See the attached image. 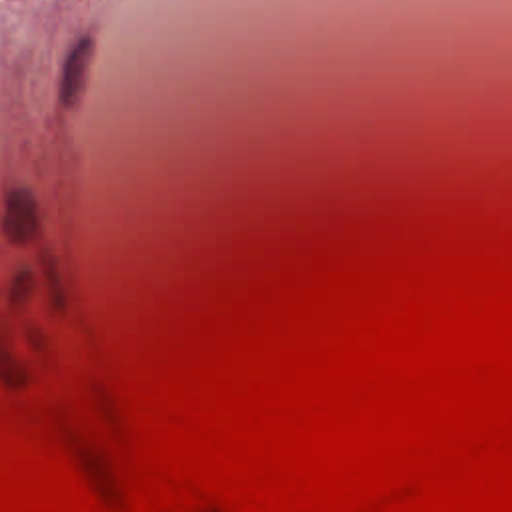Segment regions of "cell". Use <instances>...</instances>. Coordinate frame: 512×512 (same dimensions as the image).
<instances>
[{
	"instance_id": "1",
	"label": "cell",
	"mask_w": 512,
	"mask_h": 512,
	"mask_svg": "<svg viewBox=\"0 0 512 512\" xmlns=\"http://www.w3.org/2000/svg\"><path fill=\"white\" fill-rule=\"evenodd\" d=\"M38 200L30 188H14L4 200L2 234L10 244L30 246L40 236Z\"/></svg>"
},
{
	"instance_id": "2",
	"label": "cell",
	"mask_w": 512,
	"mask_h": 512,
	"mask_svg": "<svg viewBox=\"0 0 512 512\" xmlns=\"http://www.w3.org/2000/svg\"><path fill=\"white\" fill-rule=\"evenodd\" d=\"M74 456L94 496L108 508H120L124 502V494L114 474V468L104 458V454L86 446H76Z\"/></svg>"
},
{
	"instance_id": "3",
	"label": "cell",
	"mask_w": 512,
	"mask_h": 512,
	"mask_svg": "<svg viewBox=\"0 0 512 512\" xmlns=\"http://www.w3.org/2000/svg\"><path fill=\"white\" fill-rule=\"evenodd\" d=\"M92 56H94V40L88 34L80 36L70 46L62 64V74H60V100L64 106L74 108L80 102L86 88Z\"/></svg>"
},
{
	"instance_id": "4",
	"label": "cell",
	"mask_w": 512,
	"mask_h": 512,
	"mask_svg": "<svg viewBox=\"0 0 512 512\" xmlns=\"http://www.w3.org/2000/svg\"><path fill=\"white\" fill-rule=\"evenodd\" d=\"M30 382L24 364L10 354V350L0 348V384L8 390H22Z\"/></svg>"
},
{
	"instance_id": "5",
	"label": "cell",
	"mask_w": 512,
	"mask_h": 512,
	"mask_svg": "<svg viewBox=\"0 0 512 512\" xmlns=\"http://www.w3.org/2000/svg\"><path fill=\"white\" fill-rule=\"evenodd\" d=\"M34 286H36V278L34 272L30 268H20L12 280H10V288H8V300L14 308H24L32 294H34Z\"/></svg>"
},
{
	"instance_id": "6",
	"label": "cell",
	"mask_w": 512,
	"mask_h": 512,
	"mask_svg": "<svg viewBox=\"0 0 512 512\" xmlns=\"http://www.w3.org/2000/svg\"><path fill=\"white\" fill-rule=\"evenodd\" d=\"M42 270H44V278H46V284H48L52 306L56 310H62L64 304H66V296H64L60 272H58V266H56V260L52 258V254L42 256Z\"/></svg>"
},
{
	"instance_id": "7",
	"label": "cell",
	"mask_w": 512,
	"mask_h": 512,
	"mask_svg": "<svg viewBox=\"0 0 512 512\" xmlns=\"http://www.w3.org/2000/svg\"><path fill=\"white\" fill-rule=\"evenodd\" d=\"M198 512H220V510H216V508H204V510H198Z\"/></svg>"
}]
</instances>
